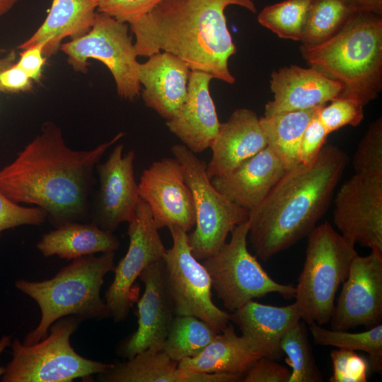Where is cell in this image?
I'll return each mask as SVG.
<instances>
[{"instance_id":"6","label":"cell","mask_w":382,"mask_h":382,"mask_svg":"<svg viewBox=\"0 0 382 382\" xmlns=\"http://www.w3.org/2000/svg\"><path fill=\"white\" fill-rule=\"evenodd\" d=\"M303 270L295 287L301 319L307 324L330 321L337 291L357 254L354 244L327 221L309 233Z\"/></svg>"},{"instance_id":"5","label":"cell","mask_w":382,"mask_h":382,"mask_svg":"<svg viewBox=\"0 0 382 382\" xmlns=\"http://www.w3.org/2000/svg\"><path fill=\"white\" fill-rule=\"evenodd\" d=\"M115 252L76 258L53 277L43 281L19 279L16 287L39 306L38 325L23 343L34 344L48 334L50 326L66 316L102 320L110 316L100 290L107 273L113 270Z\"/></svg>"},{"instance_id":"35","label":"cell","mask_w":382,"mask_h":382,"mask_svg":"<svg viewBox=\"0 0 382 382\" xmlns=\"http://www.w3.org/2000/svg\"><path fill=\"white\" fill-rule=\"evenodd\" d=\"M317 116L330 134L346 125H359L364 119V105L356 99L338 96L321 106Z\"/></svg>"},{"instance_id":"37","label":"cell","mask_w":382,"mask_h":382,"mask_svg":"<svg viewBox=\"0 0 382 382\" xmlns=\"http://www.w3.org/2000/svg\"><path fill=\"white\" fill-rule=\"evenodd\" d=\"M46 219L47 214L43 209L21 206L0 191V234L20 226L40 225Z\"/></svg>"},{"instance_id":"20","label":"cell","mask_w":382,"mask_h":382,"mask_svg":"<svg viewBox=\"0 0 382 382\" xmlns=\"http://www.w3.org/2000/svg\"><path fill=\"white\" fill-rule=\"evenodd\" d=\"M267 146L260 117L252 110L238 108L220 123L209 148L212 158L207 165L209 180L226 174Z\"/></svg>"},{"instance_id":"8","label":"cell","mask_w":382,"mask_h":382,"mask_svg":"<svg viewBox=\"0 0 382 382\" xmlns=\"http://www.w3.org/2000/svg\"><path fill=\"white\" fill-rule=\"evenodd\" d=\"M249 220L237 225L231 237L213 255L202 260L217 297L229 312L270 293L294 298L296 289L273 280L248 249Z\"/></svg>"},{"instance_id":"33","label":"cell","mask_w":382,"mask_h":382,"mask_svg":"<svg viewBox=\"0 0 382 382\" xmlns=\"http://www.w3.org/2000/svg\"><path fill=\"white\" fill-rule=\"evenodd\" d=\"M312 0H284L265 6L257 21L282 39L301 40Z\"/></svg>"},{"instance_id":"3","label":"cell","mask_w":382,"mask_h":382,"mask_svg":"<svg viewBox=\"0 0 382 382\" xmlns=\"http://www.w3.org/2000/svg\"><path fill=\"white\" fill-rule=\"evenodd\" d=\"M348 161L343 150L328 144L313 163L286 171L248 212V239L256 256L267 261L309 235L328 208Z\"/></svg>"},{"instance_id":"11","label":"cell","mask_w":382,"mask_h":382,"mask_svg":"<svg viewBox=\"0 0 382 382\" xmlns=\"http://www.w3.org/2000/svg\"><path fill=\"white\" fill-rule=\"evenodd\" d=\"M168 228L173 245L163 262L175 315L197 317L219 333L228 325L230 313L214 303L210 276L193 255L187 232L178 226Z\"/></svg>"},{"instance_id":"36","label":"cell","mask_w":382,"mask_h":382,"mask_svg":"<svg viewBox=\"0 0 382 382\" xmlns=\"http://www.w3.org/2000/svg\"><path fill=\"white\" fill-rule=\"evenodd\" d=\"M333 373L330 382H366L369 362L354 351L340 348L331 352Z\"/></svg>"},{"instance_id":"28","label":"cell","mask_w":382,"mask_h":382,"mask_svg":"<svg viewBox=\"0 0 382 382\" xmlns=\"http://www.w3.org/2000/svg\"><path fill=\"white\" fill-rule=\"evenodd\" d=\"M178 362L163 349H148L127 361L113 364L106 371L98 374L104 382H181Z\"/></svg>"},{"instance_id":"43","label":"cell","mask_w":382,"mask_h":382,"mask_svg":"<svg viewBox=\"0 0 382 382\" xmlns=\"http://www.w3.org/2000/svg\"><path fill=\"white\" fill-rule=\"evenodd\" d=\"M359 9L382 16V0H352Z\"/></svg>"},{"instance_id":"9","label":"cell","mask_w":382,"mask_h":382,"mask_svg":"<svg viewBox=\"0 0 382 382\" xmlns=\"http://www.w3.org/2000/svg\"><path fill=\"white\" fill-rule=\"evenodd\" d=\"M171 153L183 166L194 202L195 228L188 236L193 255L204 260L225 243L229 233L248 220V211L217 191L207 175V164L185 145L174 144Z\"/></svg>"},{"instance_id":"45","label":"cell","mask_w":382,"mask_h":382,"mask_svg":"<svg viewBox=\"0 0 382 382\" xmlns=\"http://www.w3.org/2000/svg\"><path fill=\"white\" fill-rule=\"evenodd\" d=\"M18 0H0V17L9 12Z\"/></svg>"},{"instance_id":"18","label":"cell","mask_w":382,"mask_h":382,"mask_svg":"<svg viewBox=\"0 0 382 382\" xmlns=\"http://www.w3.org/2000/svg\"><path fill=\"white\" fill-rule=\"evenodd\" d=\"M273 100L264 115L322 106L340 96L342 86L318 70L290 65L273 71L270 80Z\"/></svg>"},{"instance_id":"21","label":"cell","mask_w":382,"mask_h":382,"mask_svg":"<svg viewBox=\"0 0 382 382\" xmlns=\"http://www.w3.org/2000/svg\"><path fill=\"white\" fill-rule=\"evenodd\" d=\"M139 66V80L144 89L141 97L146 106L166 121L180 110L187 94L190 69L176 56L159 52Z\"/></svg>"},{"instance_id":"24","label":"cell","mask_w":382,"mask_h":382,"mask_svg":"<svg viewBox=\"0 0 382 382\" xmlns=\"http://www.w3.org/2000/svg\"><path fill=\"white\" fill-rule=\"evenodd\" d=\"M295 302L286 306H274L248 301L230 314L234 323L247 337L264 348L274 360L282 358L280 342L283 335L301 320Z\"/></svg>"},{"instance_id":"27","label":"cell","mask_w":382,"mask_h":382,"mask_svg":"<svg viewBox=\"0 0 382 382\" xmlns=\"http://www.w3.org/2000/svg\"><path fill=\"white\" fill-rule=\"evenodd\" d=\"M320 107L260 117L267 146L287 170L299 164L298 153L302 136Z\"/></svg>"},{"instance_id":"13","label":"cell","mask_w":382,"mask_h":382,"mask_svg":"<svg viewBox=\"0 0 382 382\" xmlns=\"http://www.w3.org/2000/svg\"><path fill=\"white\" fill-rule=\"evenodd\" d=\"M333 222L353 244L382 252V176L347 180L334 199Z\"/></svg>"},{"instance_id":"44","label":"cell","mask_w":382,"mask_h":382,"mask_svg":"<svg viewBox=\"0 0 382 382\" xmlns=\"http://www.w3.org/2000/svg\"><path fill=\"white\" fill-rule=\"evenodd\" d=\"M16 54L15 51H11L6 54H3L0 50V73L16 63ZM0 91L2 92L0 86Z\"/></svg>"},{"instance_id":"46","label":"cell","mask_w":382,"mask_h":382,"mask_svg":"<svg viewBox=\"0 0 382 382\" xmlns=\"http://www.w3.org/2000/svg\"><path fill=\"white\" fill-rule=\"evenodd\" d=\"M11 344V336L4 335L0 339V355L4 349ZM6 371V367L0 366V376Z\"/></svg>"},{"instance_id":"17","label":"cell","mask_w":382,"mask_h":382,"mask_svg":"<svg viewBox=\"0 0 382 382\" xmlns=\"http://www.w3.org/2000/svg\"><path fill=\"white\" fill-rule=\"evenodd\" d=\"M139 277L144 290L137 303V329L118 349L125 359L148 349L162 350L175 315L163 260L147 266Z\"/></svg>"},{"instance_id":"19","label":"cell","mask_w":382,"mask_h":382,"mask_svg":"<svg viewBox=\"0 0 382 382\" xmlns=\"http://www.w3.org/2000/svg\"><path fill=\"white\" fill-rule=\"evenodd\" d=\"M209 74L191 71L187 94L178 113L166 125L190 151L199 154L210 147L220 122L209 92Z\"/></svg>"},{"instance_id":"14","label":"cell","mask_w":382,"mask_h":382,"mask_svg":"<svg viewBox=\"0 0 382 382\" xmlns=\"http://www.w3.org/2000/svg\"><path fill=\"white\" fill-rule=\"evenodd\" d=\"M334 306L331 328L345 330L359 325L376 326L382 319V252L357 254Z\"/></svg>"},{"instance_id":"40","label":"cell","mask_w":382,"mask_h":382,"mask_svg":"<svg viewBox=\"0 0 382 382\" xmlns=\"http://www.w3.org/2000/svg\"><path fill=\"white\" fill-rule=\"evenodd\" d=\"M291 371L276 360L262 357L245 373L243 382H288Z\"/></svg>"},{"instance_id":"7","label":"cell","mask_w":382,"mask_h":382,"mask_svg":"<svg viewBox=\"0 0 382 382\" xmlns=\"http://www.w3.org/2000/svg\"><path fill=\"white\" fill-rule=\"evenodd\" d=\"M81 321L75 316L62 318L50 326L49 335L32 345L15 339L2 381L70 382L112 367L113 364L86 359L74 349L70 337Z\"/></svg>"},{"instance_id":"38","label":"cell","mask_w":382,"mask_h":382,"mask_svg":"<svg viewBox=\"0 0 382 382\" xmlns=\"http://www.w3.org/2000/svg\"><path fill=\"white\" fill-rule=\"evenodd\" d=\"M163 0H98L97 11L118 21L132 23L152 10Z\"/></svg>"},{"instance_id":"26","label":"cell","mask_w":382,"mask_h":382,"mask_svg":"<svg viewBox=\"0 0 382 382\" xmlns=\"http://www.w3.org/2000/svg\"><path fill=\"white\" fill-rule=\"evenodd\" d=\"M120 241L113 232L96 224L71 221L45 233L36 245L46 257L57 255L68 260L96 253L115 252Z\"/></svg>"},{"instance_id":"34","label":"cell","mask_w":382,"mask_h":382,"mask_svg":"<svg viewBox=\"0 0 382 382\" xmlns=\"http://www.w3.org/2000/svg\"><path fill=\"white\" fill-rule=\"evenodd\" d=\"M355 173L382 176V117L373 121L360 141L353 158Z\"/></svg>"},{"instance_id":"30","label":"cell","mask_w":382,"mask_h":382,"mask_svg":"<svg viewBox=\"0 0 382 382\" xmlns=\"http://www.w3.org/2000/svg\"><path fill=\"white\" fill-rule=\"evenodd\" d=\"M217 333L209 325L197 317L175 316L163 350L178 362L199 354Z\"/></svg>"},{"instance_id":"23","label":"cell","mask_w":382,"mask_h":382,"mask_svg":"<svg viewBox=\"0 0 382 382\" xmlns=\"http://www.w3.org/2000/svg\"><path fill=\"white\" fill-rule=\"evenodd\" d=\"M270 357L267 351L251 339L238 336L229 324L199 354L178 361V367L207 373L243 376L258 359Z\"/></svg>"},{"instance_id":"42","label":"cell","mask_w":382,"mask_h":382,"mask_svg":"<svg viewBox=\"0 0 382 382\" xmlns=\"http://www.w3.org/2000/svg\"><path fill=\"white\" fill-rule=\"evenodd\" d=\"M33 80L16 64L0 73V86L2 92L27 91L32 88Z\"/></svg>"},{"instance_id":"1","label":"cell","mask_w":382,"mask_h":382,"mask_svg":"<svg viewBox=\"0 0 382 382\" xmlns=\"http://www.w3.org/2000/svg\"><path fill=\"white\" fill-rule=\"evenodd\" d=\"M123 136L120 132L90 150H74L66 144L61 129L47 122L16 158L0 170V191L15 202L43 209L55 227L80 221L88 212L96 166Z\"/></svg>"},{"instance_id":"10","label":"cell","mask_w":382,"mask_h":382,"mask_svg":"<svg viewBox=\"0 0 382 382\" xmlns=\"http://www.w3.org/2000/svg\"><path fill=\"white\" fill-rule=\"evenodd\" d=\"M127 23L97 13L91 30L83 35L63 43L60 50L76 72L86 73L88 60L103 62L111 72L119 96L132 101L140 93L139 63Z\"/></svg>"},{"instance_id":"39","label":"cell","mask_w":382,"mask_h":382,"mask_svg":"<svg viewBox=\"0 0 382 382\" xmlns=\"http://www.w3.org/2000/svg\"><path fill=\"white\" fill-rule=\"evenodd\" d=\"M317 114L306 127L301 140L298 157L299 163L303 165H310L317 159L329 135Z\"/></svg>"},{"instance_id":"29","label":"cell","mask_w":382,"mask_h":382,"mask_svg":"<svg viewBox=\"0 0 382 382\" xmlns=\"http://www.w3.org/2000/svg\"><path fill=\"white\" fill-rule=\"evenodd\" d=\"M359 10L352 0H312L301 45L313 47L325 42Z\"/></svg>"},{"instance_id":"32","label":"cell","mask_w":382,"mask_h":382,"mask_svg":"<svg viewBox=\"0 0 382 382\" xmlns=\"http://www.w3.org/2000/svg\"><path fill=\"white\" fill-rule=\"evenodd\" d=\"M282 352L291 368L288 382H320L322 374L316 364L307 329L301 320L285 332L281 339Z\"/></svg>"},{"instance_id":"4","label":"cell","mask_w":382,"mask_h":382,"mask_svg":"<svg viewBox=\"0 0 382 382\" xmlns=\"http://www.w3.org/2000/svg\"><path fill=\"white\" fill-rule=\"evenodd\" d=\"M306 64L342 86L340 96L364 106L382 90V16L357 11L332 37L300 46Z\"/></svg>"},{"instance_id":"12","label":"cell","mask_w":382,"mask_h":382,"mask_svg":"<svg viewBox=\"0 0 382 382\" xmlns=\"http://www.w3.org/2000/svg\"><path fill=\"white\" fill-rule=\"evenodd\" d=\"M129 247L114 269V279L105 295L110 316L115 323L126 319L133 304V284L149 265L163 260L165 248L149 205L140 199L128 223Z\"/></svg>"},{"instance_id":"41","label":"cell","mask_w":382,"mask_h":382,"mask_svg":"<svg viewBox=\"0 0 382 382\" xmlns=\"http://www.w3.org/2000/svg\"><path fill=\"white\" fill-rule=\"evenodd\" d=\"M45 47V42H40L23 50L16 62L33 81H37L41 77L46 59L44 55Z\"/></svg>"},{"instance_id":"15","label":"cell","mask_w":382,"mask_h":382,"mask_svg":"<svg viewBox=\"0 0 382 382\" xmlns=\"http://www.w3.org/2000/svg\"><path fill=\"white\" fill-rule=\"evenodd\" d=\"M138 186L140 199L149 205L158 229L178 226L187 233L195 225L192 195L175 158L153 162L144 170Z\"/></svg>"},{"instance_id":"25","label":"cell","mask_w":382,"mask_h":382,"mask_svg":"<svg viewBox=\"0 0 382 382\" xmlns=\"http://www.w3.org/2000/svg\"><path fill=\"white\" fill-rule=\"evenodd\" d=\"M97 8L98 0H52L44 22L18 47L24 50L44 42V55L51 57L60 48L64 39L79 37L91 30Z\"/></svg>"},{"instance_id":"16","label":"cell","mask_w":382,"mask_h":382,"mask_svg":"<svg viewBox=\"0 0 382 382\" xmlns=\"http://www.w3.org/2000/svg\"><path fill=\"white\" fill-rule=\"evenodd\" d=\"M124 148L116 144L105 162L96 168L99 186L92 222L110 232L133 219L141 199L134 175L135 152L124 154Z\"/></svg>"},{"instance_id":"31","label":"cell","mask_w":382,"mask_h":382,"mask_svg":"<svg viewBox=\"0 0 382 382\" xmlns=\"http://www.w3.org/2000/svg\"><path fill=\"white\" fill-rule=\"evenodd\" d=\"M313 342L323 346H332L352 351H363L369 355L371 368L378 373L382 370L381 323L361 332L328 330L316 323L308 324Z\"/></svg>"},{"instance_id":"22","label":"cell","mask_w":382,"mask_h":382,"mask_svg":"<svg viewBox=\"0 0 382 382\" xmlns=\"http://www.w3.org/2000/svg\"><path fill=\"white\" fill-rule=\"evenodd\" d=\"M286 170L267 146L231 172L210 180L226 198L249 212L264 200Z\"/></svg>"},{"instance_id":"2","label":"cell","mask_w":382,"mask_h":382,"mask_svg":"<svg viewBox=\"0 0 382 382\" xmlns=\"http://www.w3.org/2000/svg\"><path fill=\"white\" fill-rule=\"evenodd\" d=\"M231 5L257 12L253 0L161 1L139 21L129 24L135 35L137 56L169 52L191 71L234 83L228 62L236 54V47L225 16Z\"/></svg>"}]
</instances>
